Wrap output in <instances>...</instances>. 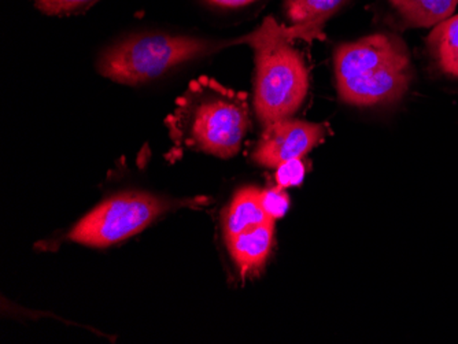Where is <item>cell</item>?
I'll list each match as a JSON object with an SVG mask.
<instances>
[{"label":"cell","mask_w":458,"mask_h":344,"mask_svg":"<svg viewBox=\"0 0 458 344\" xmlns=\"http://www.w3.org/2000/svg\"><path fill=\"white\" fill-rule=\"evenodd\" d=\"M328 130L326 125L309 121H276L264 127L261 138L251 154L257 165L277 169L285 162L303 158L326 138Z\"/></svg>","instance_id":"6"},{"label":"cell","mask_w":458,"mask_h":344,"mask_svg":"<svg viewBox=\"0 0 458 344\" xmlns=\"http://www.w3.org/2000/svg\"><path fill=\"white\" fill-rule=\"evenodd\" d=\"M306 166L302 158L293 159L280 165L276 171L277 187L288 189V187L298 186L305 177Z\"/></svg>","instance_id":"13"},{"label":"cell","mask_w":458,"mask_h":344,"mask_svg":"<svg viewBox=\"0 0 458 344\" xmlns=\"http://www.w3.org/2000/svg\"><path fill=\"white\" fill-rule=\"evenodd\" d=\"M205 197H166L143 191L113 195L98 205L69 231L77 245L103 248L117 245L150 227L162 215L205 205Z\"/></svg>","instance_id":"5"},{"label":"cell","mask_w":458,"mask_h":344,"mask_svg":"<svg viewBox=\"0 0 458 344\" xmlns=\"http://www.w3.org/2000/svg\"><path fill=\"white\" fill-rule=\"evenodd\" d=\"M275 238V220L226 238L231 258L243 277L259 274L267 264Z\"/></svg>","instance_id":"7"},{"label":"cell","mask_w":458,"mask_h":344,"mask_svg":"<svg viewBox=\"0 0 458 344\" xmlns=\"http://www.w3.org/2000/svg\"><path fill=\"white\" fill-rule=\"evenodd\" d=\"M349 0H283L288 27L297 40L323 38V28Z\"/></svg>","instance_id":"8"},{"label":"cell","mask_w":458,"mask_h":344,"mask_svg":"<svg viewBox=\"0 0 458 344\" xmlns=\"http://www.w3.org/2000/svg\"><path fill=\"white\" fill-rule=\"evenodd\" d=\"M165 127L172 141L171 162L184 151L233 158L251 128L249 96L212 77H199L177 97Z\"/></svg>","instance_id":"1"},{"label":"cell","mask_w":458,"mask_h":344,"mask_svg":"<svg viewBox=\"0 0 458 344\" xmlns=\"http://www.w3.org/2000/svg\"><path fill=\"white\" fill-rule=\"evenodd\" d=\"M427 45L438 68L458 79V15H452L437 25Z\"/></svg>","instance_id":"11"},{"label":"cell","mask_w":458,"mask_h":344,"mask_svg":"<svg viewBox=\"0 0 458 344\" xmlns=\"http://www.w3.org/2000/svg\"><path fill=\"white\" fill-rule=\"evenodd\" d=\"M334 69L339 96L352 106L394 104L408 91L411 80L405 45L387 33L339 46Z\"/></svg>","instance_id":"2"},{"label":"cell","mask_w":458,"mask_h":344,"mask_svg":"<svg viewBox=\"0 0 458 344\" xmlns=\"http://www.w3.org/2000/svg\"><path fill=\"white\" fill-rule=\"evenodd\" d=\"M294 40L290 27L272 17L250 33L247 46L256 56L253 105L262 127L293 117L308 95V68Z\"/></svg>","instance_id":"3"},{"label":"cell","mask_w":458,"mask_h":344,"mask_svg":"<svg viewBox=\"0 0 458 344\" xmlns=\"http://www.w3.org/2000/svg\"><path fill=\"white\" fill-rule=\"evenodd\" d=\"M401 24L409 28L437 27L452 17L458 0H385Z\"/></svg>","instance_id":"10"},{"label":"cell","mask_w":458,"mask_h":344,"mask_svg":"<svg viewBox=\"0 0 458 344\" xmlns=\"http://www.w3.org/2000/svg\"><path fill=\"white\" fill-rule=\"evenodd\" d=\"M36 9L53 17H69L89 12L99 0H33Z\"/></svg>","instance_id":"12"},{"label":"cell","mask_w":458,"mask_h":344,"mask_svg":"<svg viewBox=\"0 0 458 344\" xmlns=\"http://www.w3.org/2000/svg\"><path fill=\"white\" fill-rule=\"evenodd\" d=\"M203 4L217 10H242L253 6L259 0H202Z\"/></svg>","instance_id":"15"},{"label":"cell","mask_w":458,"mask_h":344,"mask_svg":"<svg viewBox=\"0 0 458 344\" xmlns=\"http://www.w3.org/2000/svg\"><path fill=\"white\" fill-rule=\"evenodd\" d=\"M274 220L265 212L262 191L256 187H246L236 192L224 213L223 228L226 238L238 235L250 228ZM276 221V220H275Z\"/></svg>","instance_id":"9"},{"label":"cell","mask_w":458,"mask_h":344,"mask_svg":"<svg viewBox=\"0 0 458 344\" xmlns=\"http://www.w3.org/2000/svg\"><path fill=\"white\" fill-rule=\"evenodd\" d=\"M250 33L235 40L197 36L140 33L121 38L100 54L97 71L123 86L148 83L195 59L235 45H249Z\"/></svg>","instance_id":"4"},{"label":"cell","mask_w":458,"mask_h":344,"mask_svg":"<svg viewBox=\"0 0 458 344\" xmlns=\"http://www.w3.org/2000/svg\"><path fill=\"white\" fill-rule=\"evenodd\" d=\"M288 204H290V200H288L287 194L282 187H275V189L262 191V205H264L265 212L274 220H277V218L285 214Z\"/></svg>","instance_id":"14"}]
</instances>
